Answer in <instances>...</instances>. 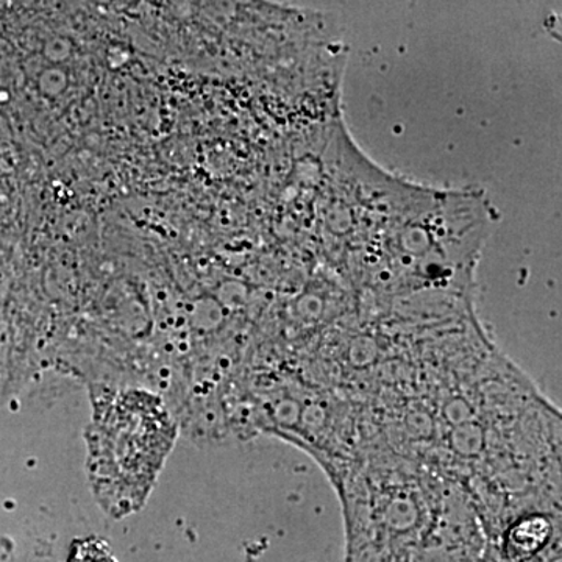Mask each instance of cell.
I'll use <instances>...</instances> for the list:
<instances>
[{
	"instance_id": "obj_1",
	"label": "cell",
	"mask_w": 562,
	"mask_h": 562,
	"mask_svg": "<svg viewBox=\"0 0 562 562\" xmlns=\"http://www.w3.org/2000/svg\"><path fill=\"white\" fill-rule=\"evenodd\" d=\"M344 468L333 476L341 484L344 562H483L482 516L460 484L380 452Z\"/></svg>"
},
{
	"instance_id": "obj_2",
	"label": "cell",
	"mask_w": 562,
	"mask_h": 562,
	"mask_svg": "<svg viewBox=\"0 0 562 562\" xmlns=\"http://www.w3.org/2000/svg\"><path fill=\"white\" fill-rule=\"evenodd\" d=\"M127 414V435H122L109 409L102 412L98 438L92 446V472L95 482L132 484L133 487L150 484L160 469L172 442L166 413L158 412L150 397L124 395ZM105 487V491L109 490Z\"/></svg>"
},
{
	"instance_id": "obj_3",
	"label": "cell",
	"mask_w": 562,
	"mask_h": 562,
	"mask_svg": "<svg viewBox=\"0 0 562 562\" xmlns=\"http://www.w3.org/2000/svg\"><path fill=\"white\" fill-rule=\"evenodd\" d=\"M68 562H116L105 542L98 539L80 541L70 552Z\"/></svg>"
}]
</instances>
